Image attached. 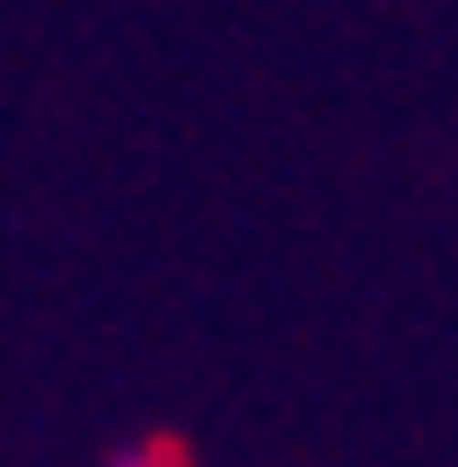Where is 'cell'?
<instances>
[{
    "label": "cell",
    "mask_w": 458,
    "mask_h": 467,
    "mask_svg": "<svg viewBox=\"0 0 458 467\" xmlns=\"http://www.w3.org/2000/svg\"><path fill=\"white\" fill-rule=\"evenodd\" d=\"M106 467H185V450H177V441H159V432H141V441H124Z\"/></svg>",
    "instance_id": "6da1fadb"
}]
</instances>
